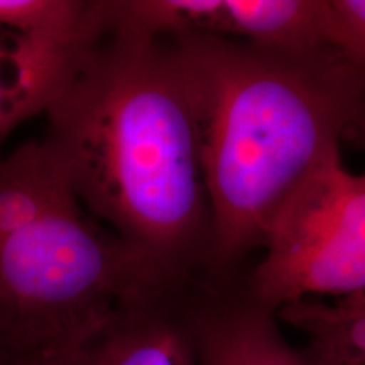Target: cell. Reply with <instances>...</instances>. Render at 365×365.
<instances>
[{"label": "cell", "mask_w": 365, "mask_h": 365, "mask_svg": "<svg viewBox=\"0 0 365 365\" xmlns=\"http://www.w3.org/2000/svg\"><path fill=\"white\" fill-rule=\"evenodd\" d=\"M323 38L365 78V0H325Z\"/></svg>", "instance_id": "12"}, {"label": "cell", "mask_w": 365, "mask_h": 365, "mask_svg": "<svg viewBox=\"0 0 365 365\" xmlns=\"http://www.w3.org/2000/svg\"><path fill=\"white\" fill-rule=\"evenodd\" d=\"M97 41L56 44L0 29V161L4 140L46 113Z\"/></svg>", "instance_id": "8"}, {"label": "cell", "mask_w": 365, "mask_h": 365, "mask_svg": "<svg viewBox=\"0 0 365 365\" xmlns=\"http://www.w3.org/2000/svg\"><path fill=\"white\" fill-rule=\"evenodd\" d=\"M46 115L44 140L88 213L180 284L208 267L198 122L170 38L110 16Z\"/></svg>", "instance_id": "1"}, {"label": "cell", "mask_w": 365, "mask_h": 365, "mask_svg": "<svg viewBox=\"0 0 365 365\" xmlns=\"http://www.w3.org/2000/svg\"><path fill=\"white\" fill-rule=\"evenodd\" d=\"M108 26V2L0 0V29L48 43H91L102 38Z\"/></svg>", "instance_id": "11"}, {"label": "cell", "mask_w": 365, "mask_h": 365, "mask_svg": "<svg viewBox=\"0 0 365 365\" xmlns=\"http://www.w3.org/2000/svg\"><path fill=\"white\" fill-rule=\"evenodd\" d=\"M0 365H11V364H7V362H4V360H0Z\"/></svg>", "instance_id": "14"}, {"label": "cell", "mask_w": 365, "mask_h": 365, "mask_svg": "<svg viewBox=\"0 0 365 365\" xmlns=\"http://www.w3.org/2000/svg\"><path fill=\"white\" fill-rule=\"evenodd\" d=\"M250 298L272 312L301 299L365 291V176L328 158L269 230Z\"/></svg>", "instance_id": "4"}, {"label": "cell", "mask_w": 365, "mask_h": 365, "mask_svg": "<svg viewBox=\"0 0 365 365\" xmlns=\"http://www.w3.org/2000/svg\"><path fill=\"white\" fill-rule=\"evenodd\" d=\"M108 4L113 22L159 38L208 36L286 49L327 44L325 0H108Z\"/></svg>", "instance_id": "5"}, {"label": "cell", "mask_w": 365, "mask_h": 365, "mask_svg": "<svg viewBox=\"0 0 365 365\" xmlns=\"http://www.w3.org/2000/svg\"><path fill=\"white\" fill-rule=\"evenodd\" d=\"M279 322L303 333L309 365H365V291L333 303L301 299L276 312Z\"/></svg>", "instance_id": "10"}, {"label": "cell", "mask_w": 365, "mask_h": 365, "mask_svg": "<svg viewBox=\"0 0 365 365\" xmlns=\"http://www.w3.org/2000/svg\"><path fill=\"white\" fill-rule=\"evenodd\" d=\"M76 195L46 140H29L0 161V237Z\"/></svg>", "instance_id": "9"}, {"label": "cell", "mask_w": 365, "mask_h": 365, "mask_svg": "<svg viewBox=\"0 0 365 365\" xmlns=\"http://www.w3.org/2000/svg\"><path fill=\"white\" fill-rule=\"evenodd\" d=\"M185 289L132 299L70 352L46 365H196Z\"/></svg>", "instance_id": "6"}, {"label": "cell", "mask_w": 365, "mask_h": 365, "mask_svg": "<svg viewBox=\"0 0 365 365\" xmlns=\"http://www.w3.org/2000/svg\"><path fill=\"white\" fill-rule=\"evenodd\" d=\"M345 140H350V143L360 145V148H365V113L359 118L357 124H355L352 129L349 130Z\"/></svg>", "instance_id": "13"}, {"label": "cell", "mask_w": 365, "mask_h": 365, "mask_svg": "<svg viewBox=\"0 0 365 365\" xmlns=\"http://www.w3.org/2000/svg\"><path fill=\"white\" fill-rule=\"evenodd\" d=\"M170 39L195 105L212 218L208 267L220 276L264 247L296 191L340 153L365 113V78L328 44Z\"/></svg>", "instance_id": "2"}, {"label": "cell", "mask_w": 365, "mask_h": 365, "mask_svg": "<svg viewBox=\"0 0 365 365\" xmlns=\"http://www.w3.org/2000/svg\"><path fill=\"white\" fill-rule=\"evenodd\" d=\"M196 365H309L279 328L276 312L247 293L191 307Z\"/></svg>", "instance_id": "7"}, {"label": "cell", "mask_w": 365, "mask_h": 365, "mask_svg": "<svg viewBox=\"0 0 365 365\" xmlns=\"http://www.w3.org/2000/svg\"><path fill=\"white\" fill-rule=\"evenodd\" d=\"M181 287L68 196L0 237V360L46 365L129 301Z\"/></svg>", "instance_id": "3"}]
</instances>
